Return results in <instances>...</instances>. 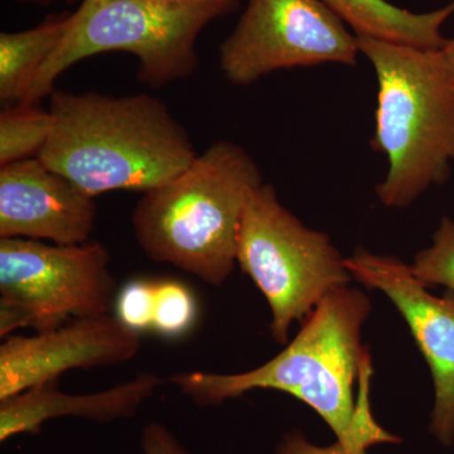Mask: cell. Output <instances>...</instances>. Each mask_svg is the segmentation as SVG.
I'll return each instance as SVG.
<instances>
[{
  "label": "cell",
  "instance_id": "10",
  "mask_svg": "<svg viewBox=\"0 0 454 454\" xmlns=\"http://www.w3.org/2000/svg\"><path fill=\"white\" fill-rule=\"evenodd\" d=\"M140 346L139 333L112 315L73 319L33 336L12 334L0 346V402L70 370L128 363Z\"/></svg>",
  "mask_w": 454,
  "mask_h": 454
},
{
  "label": "cell",
  "instance_id": "6",
  "mask_svg": "<svg viewBox=\"0 0 454 454\" xmlns=\"http://www.w3.org/2000/svg\"><path fill=\"white\" fill-rule=\"evenodd\" d=\"M236 262L264 294L270 334L280 345L288 343L293 322H306L327 295L354 280L330 238L304 226L267 184L245 206Z\"/></svg>",
  "mask_w": 454,
  "mask_h": 454
},
{
  "label": "cell",
  "instance_id": "8",
  "mask_svg": "<svg viewBox=\"0 0 454 454\" xmlns=\"http://www.w3.org/2000/svg\"><path fill=\"white\" fill-rule=\"evenodd\" d=\"M357 35L322 0H249L220 47L227 82L250 85L265 74L322 64H356Z\"/></svg>",
  "mask_w": 454,
  "mask_h": 454
},
{
  "label": "cell",
  "instance_id": "20",
  "mask_svg": "<svg viewBox=\"0 0 454 454\" xmlns=\"http://www.w3.org/2000/svg\"><path fill=\"white\" fill-rule=\"evenodd\" d=\"M274 454H349L339 441L327 447H318L310 443L301 430L294 429L280 439Z\"/></svg>",
  "mask_w": 454,
  "mask_h": 454
},
{
  "label": "cell",
  "instance_id": "3",
  "mask_svg": "<svg viewBox=\"0 0 454 454\" xmlns=\"http://www.w3.org/2000/svg\"><path fill=\"white\" fill-rule=\"evenodd\" d=\"M262 184L252 155L219 140L184 172L145 192L131 215L137 243L153 262L221 286L235 269L245 206Z\"/></svg>",
  "mask_w": 454,
  "mask_h": 454
},
{
  "label": "cell",
  "instance_id": "17",
  "mask_svg": "<svg viewBox=\"0 0 454 454\" xmlns=\"http://www.w3.org/2000/svg\"><path fill=\"white\" fill-rule=\"evenodd\" d=\"M429 249L418 253L411 270L428 288L444 286L454 292V223L444 217Z\"/></svg>",
  "mask_w": 454,
  "mask_h": 454
},
{
  "label": "cell",
  "instance_id": "18",
  "mask_svg": "<svg viewBox=\"0 0 454 454\" xmlns=\"http://www.w3.org/2000/svg\"><path fill=\"white\" fill-rule=\"evenodd\" d=\"M153 309L154 282L152 280H130L116 294V318L136 333L152 328Z\"/></svg>",
  "mask_w": 454,
  "mask_h": 454
},
{
  "label": "cell",
  "instance_id": "12",
  "mask_svg": "<svg viewBox=\"0 0 454 454\" xmlns=\"http://www.w3.org/2000/svg\"><path fill=\"white\" fill-rule=\"evenodd\" d=\"M57 381L38 385L0 402V441L38 434L44 423L57 418H82L101 424L128 419L162 385L154 373L140 372L131 380L100 393L71 395L62 393Z\"/></svg>",
  "mask_w": 454,
  "mask_h": 454
},
{
  "label": "cell",
  "instance_id": "9",
  "mask_svg": "<svg viewBox=\"0 0 454 454\" xmlns=\"http://www.w3.org/2000/svg\"><path fill=\"white\" fill-rule=\"evenodd\" d=\"M346 267L357 282L390 298L404 317L434 381L429 432L444 447L454 444V300L438 298L411 267L390 256L357 250Z\"/></svg>",
  "mask_w": 454,
  "mask_h": 454
},
{
  "label": "cell",
  "instance_id": "2",
  "mask_svg": "<svg viewBox=\"0 0 454 454\" xmlns=\"http://www.w3.org/2000/svg\"><path fill=\"white\" fill-rule=\"evenodd\" d=\"M52 130L38 158L90 196L146 191L184 172L197 154L160 98L53 91Z\"/></svg>",
  "mask_w": 454,
  "mask_h": 454
},
{
  "label": "cell",
  "instance_id": "19",
  "mask_svg": "<svg viewBox=\"0 0 454 454\" xmlns=\"http://www.w3.org/2000/svg\"><path fill=\"white\" fill-rule=\"evenodd\" d=\"M140 447L143 454H193L160 423L146 424L140 438Z\"/></svg>",
  "mask_w": 454,
  "mask_h": 454
},
{
  "label": "cell",
  "instance_id": "24",
  "mask_svg": "<svg viewBox=\"0 0 454 454\" xmlns=\"http://www.w3.org/2000/svg\"><path fill=\"white\" fill-rule=\"evenodd\" d=\"M448 56H450V61H452V64L454 66V55H450V53H448Z\"/></svg>",
  "mask_w": 454,
  "mask_h": 454
},
{
  "label": "cell",
  "instance_id": "13",
  "mask_svg": "<svg viewBox=\"0 0 454 454\" xmlns=\"http://www.w3.org/2000/svg\"><path fill=\"white\" fill-rule=\"evenodd\" d=\"M322 2L348 23L357 35L420 49H443L450 42L441 35V27L453 13L454 2L446 8L424 14L411 13L385 0Z\"/></svg>",
  "mask_w": 454,
  "mask_h": 454
},
{
  "label": "cell",
  "instance_id": "5",
  "mask_svg": "<svg viewBox=\"0 0 454 454\" xmlns=\"http://www.w3.org/2000/svg\"><path fill=\"white\" fill-rule=\"evenodd\" d=\"M230 9L216 3L160 0H106L89 11L77 9L64 40L22 103H40L55 91L56 80L71 66L106 52L136 56L139 82L151 88L187 79L199 68L200 33Z\"/></svg>",
  "mask_w": 454,
  "mask_h": 454
},
{
  "label": "cell",
  "instance_id": "7",
  "mask_svg": "<svg viewBox=\"0 0 454 454\" xmlns=\"http://www.w3.org/2000/svg\"><path fill=\"white\" fill-rule=\"evenodd\" d=\"M109 265V252L98 241L0 239V336L110 315L116 294Z\"/></svg>",
  "mask_w": 454,
  "mask_h": 454
},
{
  "label": "cell",
  "instance_id": "11",
  "mask_svg": "<svg viewBox=\"0 0 454 454\" xmlns=\"http://www.w3.org/2000/svg\"><path fill=\"white\" fill-rule=\"evenodd\" d=\"M90 196L40 158L0 168V239L88 243L97 220Z\"/></svg>",
  "mask_w": 454,
  "mask_h": 454
},
{
  "label": "cell",
  "instance_id": "23",
  "mask_svg": "<svg viewBox=\"0 0 454 454\" xmlns=\"http://www.w3.org/2000/svg\"><path fill=\"white\" fill-rule=\"evenodd\" d=\"M448 50H450V52H452L454 55V40L452 42H448Z\"/></svg>",
  "mask_w": 454,
  "mask_h": 454
},
{
  "label": "cell",
  "instance_id": "16",
  "mask_svg": "<svg viewBox=\"0 0 454 454\" xmlns=\"http://www.w3.org/2000/svg\"><path fill=\"white\" fill-rule=\"evenodd\" d=\"M197 301L193 293L177 280H155L152 330L164 339H178L196 324Z\"/></svg>",
  "mask_w": 454,
  "mask_h": 454
},
{
  "label": "cell",
  "instance_id": "14",
  "mask_svg": "<svg viewBox=\"0 0 454 454\" xmlns=\"http://www.w3.org/2000/svg\"><path fill=\"white\" fill-rule=\"evenodd\" d=\"M73 13L55 14L22 32L0 35V100L22 103L41 68L64 40Z\"/></svg>",
  "mask_w": 454,
  "mask_h": 454
},
{
  "label": "cell",
  "instance_id": "22",
  "mask_svg": "<svg viewBox=\"0 0 454 454\" xmlns=\"http://www.w3.org/2000/svg\"><path fill=\"white\" fill-rule=\"evenodd\" d=\"M22 3H35V4H51V3L57 2V0H17Z\"/></svg>",
  "mask_w": 454,
  "mask_h": 454
},
{
  "label": "cell",
  "instance_id": "1",
  "mask_svg": "<svg viewBox=\"0 0 454 454\" xmlns=\"http://www.w3.org/2000/svg\"><path fill=\"white\" fill-rule=\"evenodd\" d=\"M372 312L369 297L356 288L331 293L304 322L301 333L264 365L240 373L179 372L169 381L196 405H220L254 389L282 391L309 405L328 424L349 454H366L370 447L400 443L382 429L370 409L372 370L361 343V328Z\"/></svg>",
  "mask_w": 454,
  "mask_h": 454
},
{
  "label": "cell",
  "instance_id": "4",
  "mask_svg": "<svg viewBox=\"0 0 454 454\" xmlns=\"http://www.w3.org/2000/svg\"><path fill=\"white\" fill-rule=\"evenodd\" d=\"M357 42L378 77L373 146L389 162L376 193L387 207H408L447 178L454 160V66L444 47Z\"/></svg>",
  "mask_w": 454,
  "mask_h": 454
},
{
  "label": "cell",
  "instance_id": "15",
  "mask_svg": "<svg viewBox=\"0 0 454 454\" xmlns=\"http://www.w3.org/2000/svg\"><path fill=\"white\" fill-rule=\"evenodd\" d=\"M52 130L50 110L18 103L0 113V166L38 158Z\"/></svg>",
  "mask_w": 454,
  "mask_h": 454
},
{
  "label": "cell",
  "instance_id": "21",
  "mask_svg": "<svg viewBox=\"0 0 454 454\" xmlns=\"http://www.w3.org/2000/svg\"><path fill=\"white\" fill-rule=\"evenodd\" d=\"M103 2H106V0H82L79 11H89V9ZM160 2L178 3V4H190V3H216V4H223L226 5V7L232 8L238 0H160Z\"/></svg>",
  "mask_w": 454,
  "mask_h": 454
}]
</instances>
